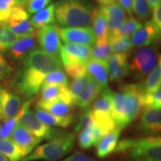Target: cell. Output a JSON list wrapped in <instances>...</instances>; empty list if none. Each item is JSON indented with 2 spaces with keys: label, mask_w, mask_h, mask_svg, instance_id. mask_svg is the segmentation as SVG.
Here are the masks:
<instances>
[{
  "label": "cell",
  "mask_w": 161,
  "mask_h": 161,
  "mask_svg": "<svg viewBox=\"0 0 161 161\" xmlns=\"http://www.w3.org/2000/svg\"><path fill=\"white\" fill-rule=\"evenodd\" d=\"M142 84H128L113 93L112 116L116 128L122 130L136 119L143 105Z\"/></svg>",
  "instance_id": "cell-1"
},
{
  "label": "cell",
  "mask_w": 161,
  "mask_h": 161,
  "mask_svg": "<svg viewBox=\"0 0 161 161\" xmlns=\"http://www.w3.org/2000/svg\"><path fill=\"white\" fill-rule=\"evenodd\" d=\"M89 0H60L55 3V21L61 27H85L92 23Z\"/></svg>",
  "instance_id": "cell-2"
},
{
  "label": "cell",
  "mask_w": 161,
  "mask_h": 161,
  "mask_svg": "<svg viewBox=\"0 0 161 161\" xmlns=\"http://www.w3.org/2000/svg\"><path fill=\"white\" fill-rule=\"evenodd\" d=\"M114 152L127 154L133 161H161V139L157 136L124 139L118 142Z\"/></svg>",
  "instance_id": "cell-3"
},
{
  "label": "cell",
  "mask_w": 161,
  "mask_h": 161,
  "mask_svg": "<svg viewBox=\"0 0 161 161\" xmlns=\"http://www.w3.org/2000/svg\"><path fill=\"white\" fill-rule=\"evenodd\" d=\"M74 146V134L62 130L50 142L36 147L35 150L20 161H58L71 152Z\"/></svg>",
  "instance_id": "cell-4"
},
{
  "label": "cell",
  "mask_w": 161,
  "mask_h": 161,
  "mask_svg": "<svg viewBox=\"0 0 161 161\" xmlns=\"http://www.w3.org/2000/svg\"><path fill=\"white\" fill-rule=\"evenodd\" d=\"M114 92L109 89L102 90L92 104L91 110L96 123L99 127L104 136L116 128L112 116V98Z\"/></svg>",
  "instance_id": "cell-5"
},
{
  "label": "cell",
  "mask_w": 161,
  "mask_h": 161,
  "mask_svg": "<svg viewBox=\"0 0 161 161\" xmlns=\"http://www.w3.org/2000/svg\"><path fill=\"white\" fill-rule=\"evenodd\" d=\"M160 58L155 46L140 48L130 60V72L137 79L144 78L154 67Z\"/></svg>",
  "instance_id": "cell-6"
},
{
  "label": "cell",
  "mask_w": 161,
  "mask_h": 161,
  "mask_svg": "<svg viewBox=\"0 0 161 161\" xmlns=\"http://www.w3.org/2000/svg\"><path fill=\"white\" fill-rule=\"evenodd\" d=\"M46 75L37 70L23 65L16 84L17 91L27 98L37 95L43 85Z\"/></svg>",
  "instance_id": "cell-7"
},
{
  "label": "cell",
  "mask_w": 161,
  "mask_h": 161,
  "mask_svg": "<svg viewBox=\"0 0 161 161\" xmlns=\"http://www.w3.org/2000/svg\"><path fill=\"white\" fill-rule=\"evenodd\" d=\"M23 60V65L37 70L45 75L55 70L62 69V63L60 58L50 55L41 49H34Z\"/></svg>",
  "instance_id": "cell-8"
},
{
  "label": "cell",
  "mask_w": 161,
  "mask_h": 161,
  "mask_svg": "<svg viewBox=\"0 0 161 161\" xmlns=\"http://www.w3.org/2000/svg\"><path fill=\"white\" fill-rule=\"evenodd\" d=\"M19 124L42 140H51L62 131L60 129H55L51 126L46 125L38 120L35 113L30 110V108L24 113Z\"/></svg>",
  "instance_id": "cell-9"
},
{
  "label": "cell",
  "mask_w": 161,
  "mask_h": 161,
  "mask_svg": "<svg viewBox=\"0 0 161 161\" xmlns=\"http://www.w3.org/2000/svg\"><path fill=\"white\" fill-rule=\"evenodd\" d=\"M36 38L41 50L50 55L60 58L62 43L57 25H51L40 29L36 32Z\"/></svg>",
  "instance_id": "cell-10"
},
{
  "label": "cell",
  "mask_w": 161,
  "mask_h": 161,
  "mask_svg": "<svg viewBox=\"0 0 161 161\" xmlns=\"http://www.w3.org/2000/svg\"><path fill=\"white\" fill-rule=\"evenodd\" d=\"M5 25L18 36L32 35L37 32L30 21L29 14L23 6H17L14 8Z\"/></svg>",
  "instance_id": "cell-11"
},
{
  "label": "cell",
  "mask_w": 161,
  "mask_h": 161,
  "mask_svg": "<svg viewBox=\"0 0 161 161\" xmlns=\"http://www.w3.org/2000/svg\"><path fill=\"white\" fill-rule=\"evenodd\" d=\"M60 59L63 65L69 64H85L91 59V48L90 46L77 43H65L62 45Z\"/></svg>",
  "instance_id": "cell-12"
},
{
  "label": "cell",
  "mask_w": 161,
  "mask_h": 161,
  "mask_svg": "<svg viewBox=\"0 0 161 161\" xmlns=\"http://www.w3.org/2000/svg\"><path fill=\"white\" fill-rule=\"evenodd\" d=\"M60 40L65 43H77L92 46L95 43V37L91 27H58Z\"/></svg>",
  "instance_id": "cell-13"
},
{
  "label": "cell",
  "mask_w": 161,
  "mask_h": 161,
  "mask_svg": "<svg viewBox=\"0 0 161 161\" xmlns=\"http://www.w3.org/2000/svg\"><path fill=\"white\" fill-rule=\"evenodd\" d=\"M109 80L119 82L130 73L128 53H113L107 61Z\"/></svg>",
  "instance_id": "cell-14"
},
{
  "label": "cell",
  "mask_w": 161,
  "mask_h": 161,
  "mask_svg": "<svg viewBox=\"0 0 161 161\" xmlns=\"http://www.w3.org/2000/svg\"><path fill=\"white\" fill-rule=\"evenodd\" d=\"M0 107L2 120L6 121L19 111L22 107V99L17 92L0 86Z\"/></svg>",
  "instance_id": "cell-15"
},
{
  "label": "cell",
  "mask_w": 161,
  "mask_h": 161,
  "mask_svg": "<svg viewBox=\"0 0 161 161\" xmlns=\"http://www.w3.org/2000/svg\"><path fill=\"white\" fill-rule=\"evenodd\" d=\"M160 31L157 29L152 20L145 22L142 27L132 35L131 42L133 46L142 48L151 46L158 41L160 38Z\"/></svg>",
  "instance_id": "cell-16"
},
{
  "label": "cell",
  "mask_w": 161,
  "mask_h": 161,
  "mask_svg": "<svg viewBox=\"0 0 161 161\" xmlns=\"http://www.w3.org/2000/svg\"><path fill=\"white\" fill-rule=\"evenodd\" d=\"M10 136L19 147L25 157L29 155L42 142V140L34 135L31 132L19 124L14 128Z\"/></svg>",
  "instance_id": "cell-17"
},
{
  "label": "cell",
  "mask_w": 161,
  "mask_h": 161,
  "mask_svg": "<svg viewBox=\"0 0 161 161\" xmlns=\"http://www.w3.org/2000/svg\"><path fill=\"white\" fill-rule=\"evenodd\" d=\"M140 118V128L150 136H157L161 130V111L158 108L146 107Z\"/></svg>",
  "instance_id": "cell-18"
},
{
  "label": "cell",
  "mask_w": 161,
  "mask_h": 161,
  "mask_svg": "<svg viewBox=\"0 0 161 161\" xmlns=\"http://www.w3.org/2000/svg\"><path fill=\"white\" fill-rule=\"evenodd\" d=\"M56 100H63L75 105L68 86L56 84L42 85L37 103H48Z\"/></svg>",
  "instance_id": "cell-19"
},
{
  "label": "cell",
  "mask_w": 161,
  "mask_h": 161,
  "mask_svg": "<svg viewBox=\"0 0 161 161\" xmlns=\"http://www.w3.org/2000/svg\"><path fill=\"white\" fill-rule=\"evenodd\" d=\"M36 33L32 35L19 36L8 49L9 56L13 60H23L31 51L36 49Z\"/></svg>",
  "instance_id": "cell-20"
},
{
  "label": "cell",
  "mask_w": 161,
  "mask_h": 161,
  "mask_svg": "<svg viewBox=\"0 0 161 161\" xmlns=\"http://www.w3.org/2000/svg\"><path fill=\"white\" fill-rule=\"evenodd\" d=\"M99 8L106 18L110 33L115 32L125 19V10L116 2L108 5L100 6Z\"/></svg>",
  "instance_id": "cell-21"
},
{
  "label": "cell",
  "mask_w": 161,
  "mask_h": 161,
  "mask_svg": "<svg viewBox=\"0 0 161 161\" xmlns=\"http://www.w3.org/2000/svg\"><path fill=\"white\" fill-rule=\"evenodd\" d=\"M92 31L95 37V43L102 44L108 41V37L110 35L108 24L104 15L99 8L92 9Z\"/></svg>",
  "instance_id": "cell-22"
},
{
  "label": "cell",
  "mask_w": 161,
  "mask_h": 161,
  "mask_svg": "<svg viewBox=\"0 0 161 161\" xmlns=\"http://www.w3.org/2000/svg\"><path fill=\"white\" fill-rule=\"evenodd\" d=\"M87 75L92 78L102 90L108 88L109 75H108L107 64L96 61L92 59L85 64Z\"/></svg>",
  "instance_id": "cell-23"
},
{
  "label": "cell",
  "mask_w": 161,
  "mask_h": 161,
  "mask_svg": "<svg viewBox=\"0 0 161 161\" xmlns=\"http://www.w3.org/2000/svg\"><path fill=\"white\" fill-rule=\"evenodd\" d=\"M34 113L38 120L46 125L51 127L68 128L74 122V116L72 114L64 116H58L54 115L37 106L35 107Z\"/></svg>",
  "instance_id": "cell-24"
},
{
  "label": "cell",
  "mask_w": 161,
  "mask_h": 161,
  "mask_svg": "<svg viewBox=\"0 0 161 161\" xmlns=\"http://www.w3.org/2000/svg\"><path fill=\"white\" fill-rule=\"evenodd\" d=\"M102 90L95 80L88 75L85 86L78 98L76 105H78L80 109L83 110L89 109V108L98 97Z\"/></svg>",
  "instance_id": "cell-25"
},
{
  "label": "cell",
  "mask_w": 161,
  "mask_h": 161,
  "mask_svg": "<svg viewBox=\"0 0 161 161\" xmlns=\"http://www.w3.org/2000/svg\"><path fill=\"white\" fill-rule=\"evenodd\" d=\"M103 136V133L95 122L87 128L80 130L78 144L82 149H89L92 146H96Z\"/></svg>",
  "instance_id": "cell-26"
},
{
  "label": "cell",
  "mask_w": 161,
  "mask_h": 161,
  "mask_svg": "<svg viewBox=\"0 0 161 161\" xmlns=\"http://www.w3.org/2000/svg\"><path fill=\"white\" fill-rule=\"evenodd\" d=\"M121 134V130L115 128L109 134L101 139L96 145V155L99 158H104L115 151Z\"/></svg>",
  "instance_id": "cell-27"
},
{
  "label": "cell",
  "mask_w": 161,
  "mask_h": 161,
  "mask_svg": "<svg viewBox=\"0 0 161 161\" xmlns=\"http://www.w3.org/2000/svg\"><path fill=\"white\" fill-rule=\"evenodd\" d=\"M30 21L35 29H40L46 26L53 25L56 23L55 4L49 5L45 8L34 14V15L30 18Z\"/></svg>",
  "instance_id": "cell-28"
},
{
  "label": "cell",
  "mask_w": 161,
  "mask_h": 161,
  "mask_svg": "<svg viewBox=\"0 0 161 161\" xmlns=\"http://www.w3.org/2000/svg\"><path fill=\"white\" fill-rule=\"evenodd\" d=\"M161 85V60L159 58L154 67L148 72L146 81L142 84L143 96L154 93Z\"/></svg>",
  "instance_id": "cell-29"
},
{
  "label": "cell",
  "mask_w": 161,
  "mask_h": 161,
  "mask_svg": "<svg viewBox=\"0 0 161 161\" xmlns=\"http://www.w3.org/2000/svg\"><path fill=\"white\" fill-rule=\"evenodd\" d=\"M32 99H29L24 103L21 107V109L17 114L9 119L5 121L4 124L0 126V139L8 138L11 136V133L14 130V128L19 123L23 114L27 109H29L32 103Z\"/></svg>",
  "instance_id": "cell-30"
},
{
  "label": "cell",
  "mask_w": 161,
  "mask_h": 161,
  "mask_svg": "<svg viewBox=\"0 0 161 161\" xmlns=\"http://www.w3.org/2000/svg\"><path fill=\"white\" fill-rule=\"evenodd\" d=\"M37 106L55 116H64L71 114L75 105L63 100H56L48 103H37Z\"/></svg>",
  "instance_id": "cell-31"
},
{
  "label": "cell",
  "mask_w": 161,
  "mask_h": 161,
  "mask_svg": "<svg viewBox=\"0 0 161 161\" xmlns=\"http://www.w3.org/2000/svg\"><path fill=\"white\" fill-rule=\"evenodd\" d=\"M0 153L11 161H20L25 158L19 147L11 139H0Z\"/></svg>",
  "instance_id": "cell-32"
},
{
  "label": "cell",
  "mask_w": 161,
  "mask_h": 161,
  "mask_svg": "<svg viewBox=\"0 0 161 161\" xmlns=\"http://www.w3.org/2000/svg\"><path fill=\"white\" fill-rule=\"evenodd\" d=\"M108 40L113 53H128L134 47L129 37L116 36L110 33Z\"/></svg>",
  "instance_id": "cell-33"
},
{
  "label": "cell",
  "mask_w": 161,
  "mask_h": 161,
  "mask_svg": "<svg viewBox=\"0 0 161 161\" xmlns=\"http://www.w3.org/2000/svg\"><path fill=\"white\" fill-rule=\"evenodd\" d=\"M142 23L140 21L134 17L133 16H130L129 17L125 18L124 22L119 29L115 32H113L112 35L116 36H125L129 37L132 35L136 31L142 27Z\"/></svg>",
  "instance_id": "cell-34"
},
{
  "label": "cell",
  "mask_w": 161,
  "mask_h": 161,
  "mask_svg": "<svg viewBox=\"0 0 161 161\" xmlns=\"http://www.w3.org/2000/svg\"><path fill=\"white\" fill-rule=\"evenodd\" d=\"M132 11L141 23L148 21L152 15V8L147 0H132Z\"/></svg>",
  "instance_id": "cell-35"
},
{
  "label": "cell",
  "mask_w": 161,
  "mask_h": 161,
  "mask_svg": "<svg viewBox=\"0 0 161 161\" xmlns=\"http://www.w3.org/2000/svg\"><path fill=\"white\" fill-rule=\"evenodd\" d=\"M111 48L109 40L102 44L95 43L91 49V59L107 64L108 58L111 55Z\"/></svg>",
  "instance_id": "cell-36"
},
{
  "label": "cell",
  "mask_w": 161,
  "mask_h": 161,
  "mask_svg": "<svg viewBox=\"0 0 161 161\" xmlns=\"http://www.w3.org/2000/svg\"><path fill=\"white\" fill-rule=\"evenodd\" d=\"M17 6H24L22 0H0V25H5L12 10Z\"/></svg>",
  "instance_id": "cell-37"
},
{
  "label": "cell",
  "mask_w": 161,
  "mask_h": 161,
  "mask_svg": "<svg viewBox=\"0 0 161 161\" xmlns=\"http://www.w3.org/2000/svg\"><path fill=\"white\" fill-rule=\"evenodd\" d=\"M19 37L8 29L7 26L0 25V51L5 52L8 49Z\"/></svg>",
  "instance_id": "cell-38"
},
{
  "label": "cell",
  "mask_w": 161,
  "mask_h": 161,
  "mask_svg": "<svg viewBox=\"0 0 161 161\" xmlns=\"http://www.w3.org/2000/svg\"><path fill=\"white\" fill-rule=\"evenodd\" d=\"M46 84H56V85L69 86V79L67 75L62 69L53 71L46 75L43 80V85Z\"/></svg>",
  "instance_id": "cell-39"
},
{
  "label": "cell",
  "mask_w": 161,
  "mask_h": 161,
  "mask_svg": "<svg viewBox=\"0 0 161 161\" xmlns=\"http://www.w3.org/2000/svg\"><path fill=\"white\" fill-rule=\"evenodd\" d=\"M88 78V75H86L82 77H79L77 78H74L70 84L69 90L70 92H71L72 97L73 98L74 102L76 105L77 104L78 99L81 93L82 90H84L85 84L86 83V80Z\"/></svg>",
  "instance_id": "cell-40"
},
{
  "label": "cell",
  "mask_w": 161,
  "mask_h": 161,
  "mask_svg": "<svg viewBox=\"0 0 161 161\" xmlns=\"http://www.w3.org/2000/svg\"><path fill=\"white\" fill-rule=\"evenodd\" d=\"M65 73L72 78H77L87 75L85 64H69L64 65Z\"/></svg>",
  "instance_id": "cell-41"
},
{
  "label": "cell",
  "mask_w": 161,
  "mask_h": 161,
  "mask_svg": "<svg viewBox=\"0 0 161 161\" xmlns=\"http://www.w3.org/2000/svg\"><path fill=\"white\" fill-rule=\"evenodd\" d=\"M95 122V119H94L93 116H92L91 110L90 108L86 109L84 110V114H82V115L80 116V119L78 120V122L76 125L75 131L79 132L80 130L87 128V127L91 125Z\"/></svg>",
  "instance_id": "cell-42"
},
{
  "label": "cell",
  "mask_w": 161,
  "mask_h": 161,
  "mask_svg": "<svg viewBox=\"0 0 161 161\" xmlns=\"http://www.w3.org/2000/svg\"><path fill=\"white\" fill-rule=\"evenodd\" d=\"M52 1V0H30L25 4V7H26L28 13L33 14L45 8Z\"/></svg>",
  "instance_id": "cell-43"
},
{
  "label": "cell",
  "mask_w": 161,
  "mask_h": 161,
  "mask_svg": "<svg viewBox=\"0 0 161 161\" xmlns=\"http://www.w3.org/2000/svg\"><path fill=\"white\" fill-rule=\"evenodd\" d=\"M12 72V67L2 51H0V83L5 81Z\"/></svg>",
  "instance_id": "cell-44"
},
{
  "label": "cell",
  "mask_w": 161,
  "mask_h": 161,
  "mask_svg": "<svg viewBox=\"0 0 161 161\" xmlns=\"http://www.w3.org/2000/svg\"><path fill=\"white\" fill-rule=\"evenodd\" d=\"M62 161H97L95 159L86 155L83 153L77 152L72 154L68 158H66Z\"/></svg>",
  "instance_id": "cell-45"
},
{
  "label": "cell",
  "mask_w": 161,
  "mask_h": 161,
  "mask_svg": "<svg viewBox=\"0 0 161 161\" xmlns=\"http://www.w3.org/2000/svg\"><path fill=\"white\" fill-rule=\"evenodd\" d=\"M152 23L154 24L157 29L161 31V5L158 4L155 8H154L153 11V19Z\"/></svg>",
  "instance_id": "cell-46"
},
{
  "label": "cell",
  "mask_w": 161,
  "mask_h": 161,
  "mask_svg": "<svg viewBox=\"0 0 161 161\" xmlns=\"http://www.w3.org/2000/svg\"><path fill=\"white\" fill-rule=\"evenodd\" d=\"M119 5L130 16L132 15V0H119Z\"/></svg>",
  "instance_id": "cell-47"
},
{
  "label": "cell",
  "mask_w": 161,
  "mask_h": 161,
  "mask_svg": "<svg viewBox=\"0 0 161 161\" xmlns=\"http://www.w3.org/2000/svg\"><path fill=\"white\" fill-rule=\"evenodd\" d=\"M96 1L98 4H99L100 6H105L116 3V0H96Z\"/></svg>",
  "instance_id": "cell-48"
},
{
  "label": "cell",
  "mask_w": 161,
  "mask_h": 161,
  "mask_svg": "<svg viewBox=\"0 0 161 161\" xmlns=\"http://www.w3.org/2000/svg\"><path fill=\"white\" fill-rule=\"evenodd\" d=\"M151 8H155L158 4L160 3V0H147Z\"/></svg>",
  "instance_id": "cell-49"
},
{
  "label": "cell",
  "mask_w": 161,
  "mask_h": 161,
  "mask_svg": "<svg viewBox=\"0 0 161 161\" xmlns=\"http://www.w3.org/2000/svg\"><path fill=\"white\" fill-rule=\"evenodd\" d=\"M0 161H11V160H10L7 157H5L4 154L0 153Z\"/></svg>",
  "instance_id": "cell-50"
},
{
  "label": "cell",
  "mask_w": 161,
  "mask_h": 161,
  "mask_svg": "<svg viewBox=\"0 0 161 161\" xmlns=\"http://www.w3.org/2000/svg\"><path fill=\"white\" fill-rule=\"evenodd\" d=\"M22 1H23V3H24V5H25V4L28 3V2H29L30 0H22Z\"/></svg>",
  "instance_id": "cell-51"
},
{
  "label": "cell",
  "mask_w": 161,
  "mask_h": 161,
  "mask_svg": "<svg viewBox=\"0 0 161 161\" xmlns=\"http://www.w3.org/2000/svg\"><path fill=\"white\" fill-rule=\"evenodd\" d=\"M0 119H2V111H1V107H0Z\"/></svg>",
  "instance_id": "cell-52"
}]
</instances>
